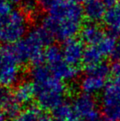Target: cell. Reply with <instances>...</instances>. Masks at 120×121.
<instances>
[{
  "label": "cell",
  "mask_w": 120,
  "mask_h": 121,
  "mask_svg": "<svg viewBox=\"0 0 120 121\" xmlns=\"http://www.w3.org/2000/svg\"><path fill=\"white\" fill-rule=\"evenodd\" d=\"M84 16V10L75 0H58L43 20L42 27L53 38L65 42L81 30Z\"/></svg>",
  "instance_id": "6da1fadb"
},
{
  "label": "cell",
  "mask_w": 120,
  "mask_h": 121,
  "mask_svg": "<svg viewBox=\"0 0 120 121\" xmlns=\"http://www.w3.org/2000/svg\"><path fill=\"white\" fill-rule=\"evenodd\" d=\"M30 78L34 88V96L42 109L54 111L64 103L65 86L54 77L47 65H34L30 71Z\"/></svg>",
  "instance_id": "7a4b0ae2"
},
{
  "label": "cell",
  "mask_w": 120,
  "mask_h": 121,
  "mask_svg": "<svg viewBox=\"0 0 120 121\" xmlns=\"http://www.w3.org/2000/svg\"><path fill=\"white\" fill-rule=\"evenodd\" d=\"M52 39L53 36L44 27H36L11 48L20 63L29 61L34 65L41 64L43 61V48L50 46Z\"/></svg>",
  "instance_id": "3957f363"
},
{
  "label": "cell",
  "mask_w": 120,
  "mask_h": 121,
  "mask_svg": "<svg viewBox=\"0 0 120 121\" xmlns=\"http://www.w3.org/2000/svg\"><path fill=\"white\" fill-rule=\"evenodd\" d=\"M28 22L22 11L13 9L8 3L0 4V42L16 43L27 34Z\"/></svg>",
  "instance_id": "277c9868"
},
{
  "label": "cell",
  "mask_w": 120,
  "mask_h": 121,
  "mask_svg": "<svg viewBox=\"0 0 120 121\" xmlns=\"http://www.w3.org/2000/svg\"><path fill=\"white\" fill-rule=\"evenodd\" d=\"M20 64L11 47L0 50V87H11L18 83L20 78Z\"/></svg>",
  "instance_id": "5b68a950"
},
{
  "label": "cell",
  "mask_w": 120,
  "mask_h": 121,
  "mask_svg": "<svg viewBox=\"0 0 120 121\" xmlns=\"http://www.w3.org/2000/svg\"><path fill=\"white\" fill-rule=\"evenodd\" d=\"M102 111L109 121H120V84L115 81L105 86L102 95Z\"/></svg>",
  "instance_id": "8992f818"
},
{
  "label": "cell",
  "mask_w": 120,
  "mask_h": 121,
  "mask_svg": "<svg viewBox=\"0 0 120 121\" xmlns=\"http://www.w3.org/2000/svg\"><path fill=\"white\" fill-rule=\"evenodd\" d=\"M73 107L77 117L87 121L99 120V111L96 108V102L91 95L85 93L79 95L74 99Z\"/></svg>",
  "instance_id": "52a82bcc"
},
{
  "label": "cell",
  "mask_w": 120,
  "mask_h": 121,
  "mask_svg": "<svg viewBox=\"0 0 120 121\" xmlns=\"http://www.w3.org/2000/svg\"><path fill=\"white\" fill-rule=\"evenodd\" d=\"M62 51H63L64 60L67 64L73 66H76L83 59L85 49L82 42L72 38L64 42L62 48Z\"/></svg>",
  "instance_id": "ba28073f"
},
{
  "label": "cell",
  "mask_w": 120,
  "mask_h": 121,
  "mask_svg": "<svg viewBox=\"0 0 120 121\" xmlns=\"http://www.w3.org/2000/svg\"><path fill=\"white\" fill-rule=\"evenodd\" d=\"M0 107L2 108L4 114L8 118H15L20 112V104L14 99L12 95L5 87H0Z\"/></svg>",
  "instance_id": "9c48e42d"
},
{
  "label": "cell",
  "mask_w": 120,
  "mask_h": 121,
  "mask_svg": "<svg viewBox=\"0 0 120 121\" xmlns=\"http://www.w3.org/2000/svg\"><path fill=\"white\" fill-rule=\"evenodd\" d=\"M103 31L94 23L86 24L80 30V37L83 43L89 46H97L104 38Z\"/></svg>",
  "instance_id": "30bf717a"
},
{
  "label": "cell",
  "mask_w": 120,
  "mask_h": 121,
  "mask_svg": "<svg viewBox=\"0 0 120 121\" xmlns=\"http://www.w3.org/2000/svg\"><path fill=\"white\" fill-rule=\"evenodd\" d=\"M49 68L50 69V72L52 73L54 77L61 81H73L79 75V70L75 66L67 64L64 60L49 66Z\"/></svg>",
  "instance_id": "8fae6325"
},
{
  "label": "cell",
  "mask_w": 120,
  "mask_h": 121,
  "mask_svg": "<svg viewBox=\"0 0 120 121\" xmlns=\"http://www.w3.org/2000/svg\"><path fill=\"white\" fill-rule=\"evenodd\" d=\"M105 4L101 0H89L84 6V15L92 22H96L104 19L106 13Z\"/></svg>",
  "instance_id": "7c38bea8"
},
{
  "label": "cell",
  "mask_w": 120,
  "mask_h": 121,
  "mask_svg": "<svg viewBox=\"0 0 120 121\" xmlns=\"http://www.w3.org/2000/svg\"><path fill=\"white\" fill-rule=\"evenodd\" d=\"M80 89L83 93L88 95L96 94L105 87V79L98 77L95 75L87 74L80 81Z\"/></svg>",
  "instance_id": "4fadbf2b"
},
{
  "label": "cell",
  "mask_w": 120,
  "mask_h": 121,
  "mask_svg": "<svg viewBox=\"0 0 120 121\" xmlns=\"http://www.w3.org/2000/svg\"><path fill=\"white\" fill-rule=\"evenodd\" d=\"M34 96V88L32 83L22 82L14 90L13 97L20 105L28 104Z\"/></svg>",
  "instance_id": "5bb4252c"
},
{
  "label": "cell",
  "mask_w": 120,
  "mask_h": 121,
  "mask_svg": "<svg viewBox=\"0 0 120 121\" xmlns=\"http://www.w3.org/2000/svg\"><path fill=\"white\" fill-rule=\"evenodd\" d=\"M103 20L111 30H120V3L116 4L106 11Z\"/></svg>",
  "instance_id": "9a60e30c"
},
{
  "label": "cell",
  "mask_w": 120,
  "mask_h": 121,
  "mask_svg": "<svg viewBox=\"0 0 120 121\" xmlns=\"http://www.w3.org/2000/svg\"><path fill=\"white\" fill-rule=\"evenodd\" d=\"M56 119L62 121H77V115L73 107L67 103H63L53 111Z\"/></svg>",
  "instance_id": "2e32d148"
},
{
  "label": "cell",
  "mask_w": 120,
  "mask_h": 121,
  "mask_svg": "<svg viewBox=\"0 0 120 121\" xmlns=\"http://www.w3.org/2000/svg\"><path fill=\"white\" fill-rule=\"evenodd\" d=\"M64 60L62 49L56 45H50L44 51L43 61L47 63L48 66H51Z\"/></svg>",
  "instance_id": "e0dca14e"
},
{
  "label": "cell",
  "mask_w": 120,
  "mask_h": 121,
  "mask_svg": "<svg viewBox=\"0 0 120 121\" xmlns=\"http://www.w3.org/2000/svg\"><path fill=\"white\" fill-rule=\"evenodd\" d=\"M103 56V55L97 46H89L85 49L82 62L86 65V66H91L101 63Z\"/></svg>",
  "instance_id": "ac0fdd59"
},
{
  "label": "cell",
  "mask_w": 120,
  "mask_h": 121,
  "mask_svg": "<svg viewBox=\"0 0 120 121\" xmlns=\"http://www.w3.org/2000/svg\"><path fill=\"white\" fill-rule=\"evenodd\" d=\"M97 47L103 56H112L117 47V43L114 36L106 35L97 45Z\"/></svg>",
  "instance_id": "d6986e66"
},
{
  "label": "cell",
  "mask_w": 120,
  "mask_h": 121,
  "mask_svg": "<svg viewBox=\"0 0 120 121\" xmlns=\"http://www.w3.org/2000/svg\"><path fill=\"white\" fill-rule=\"evenodd\" d=\"M86 73H87V74L95 75V76H98V77L106 79L111 73V68L110 67V65L107 63L101 62V63L97 65H91V66H87L86 67Z\"/></svg>",
  "instance_id": "ffe728a7"
},
{
  "label": "cell",
  "mask_w": 120,
  "mask_h": 121,
  "mask_svg": "<svg viewBox=\"0 0 120 121\" xmlns=\"http://www.w3.org/2000/svg\"><path fill=\"white\" fill-rule=\"evenodd\" d=\"M42 112L36 107H29L21 111L13 121H39Z\"/></svg>",
  "instance_id": "44dd1931"
},
{
  "label": "cell",
  "mask_w": 120,
  "mask_h": 121,
  "mask_svg": "<svg viewBox=\"0 0 120 121\" xmlns=\"http://www.w3.org/2000/svg\"><path fill=\"white\" fill-rule=\"evenodd\" d=\"M39 6L38 0H23L21 2V11L26 16H34L38 13Z\"/></svg>",
  "instance_id": "7402d4cb"
},
{
  "label": "cell",
  "mask_w": 120,
  "mask_h": 121,
  "mask_svg": "<svg viewBox=\"0 0 120 121\" xmlns=\"http://www.w3.org/2000/svg\"><path fill=\"white\" fill-rule=\"evenodd\" d=\"M111 73L114 77V81L120 84V61L116 62L111 67Z\"/></svg>",
  "instance_id": "603a6c76"
},
{
  "label": "cell",
  "mask_w": 120,
  "mask_h": 121,
  "mask_svg": "<svg viewBox=\"0 0 120 121\" xmlns=\"http://www.w3.org/2000/svg\"><path fill=\"white\" fill-rule=\"evenodd\" d=\"M38 1H39L41 7H43L45 10L49 11L58 0H38Z\"/></svg>",
  "instance_id": "cb8c5ba5"
},
{
  "label": "cell",
  "mask_w": 120,
  "mask_h": 121,
  "mask_svg": "<svg viewBox=\"0 0 120 121\" xmlns=\"http://www.w3.org/2000/svg\"><path fill=\"white\" fill-rule=\"evenodd\" d=\"M119 35H120V30H119ZM111 57H113V59L117 60V62H118V61L120 60V42H119V43L117 44V49H116V51H114V53L112 54Z\"/></svg>",
  "instance_id": "d4e9b609"
},
{
  "label": "cell",
  "mask_w": 120,
  "mask_h": 121,
  "mask_svg": "<svg viewBox=\"0 0 120 121\" xmlns=\"http://www.w3.org/2000/svg\"><path fill=\"white\" fill-rule=\"evenodd\" d=\"M102 1L103 2V4L105 5L111 7V6H113V5H115L117 0H102Z\"/></svg>",
  "instance_id": "484cf974"
},
{
  "label": "cell",
  "mask_w": 120,
  "mask_h": 121,
  "mask_svg": "<svg viewBox=\"0 0 120 121\" xmlns=\"http://www.w3.org/2000/svg\"><path fill=\"white\" fill-rule=\"evenodd\" d=\"M39 121H53V120H51V118H50L48 115L42 114V116H41V118H40V119H39Z\"/></svg>",
  "instance_id": "4316f807"
},
{
  "label": "cell",
  "mask_w": 120,
  "mask_h": 121,
  "mask_svg": "<svg viewBox=\"0 0 120 121\" xmlns=\"http://www.w3.org/2000/svg\"><path fill=\"white\" fill-rule=\"evenodd\" d=\"M8 2H10V3H13V4H21V2L23 1V0H7Z\"/></svg>",
  "instance_id": "83f0119b"
},
{
  "label": "cell",
  "mask_w": 120,
  "mask_h": 121,
  "mask_svg": "<svg viewBox=\"0 0 120 121\" xmlns=\"http://www.w3.org/2000/svg\"><path fill=\"white\" fill-rule=\"evenodd\" d=\"M0 121H5V115L3 112H0Z\"/></svg>",
  "instance_id": "f1b7e54d"
},
{
  "label": "cell",
  "mask_w": 120,
  "mask_h": 121,
  "mask_svg": "<svg viewBox=\"0 0 120 121\" xmlns=\"http://www.w3.org/2000/svg\"><path fill=\"white\" fill-rule=\"evenodd\" d=\"M77 3H87L89 0H75Z\"/></svg>",
  "instance_id": "f546056e"
},
{
  "label": "cell",
  "mask_w": 120,
  "mask_h": 121,
  "mask_svg": "<svg viewBox=\"0 0 120 121\" xmlns=\"http://www.w3.org/2000/svg\"><path fill=\"white\" fill-rule=\"evenodd\" d=\"M4 0H0V4L4 3Z\"/></svg>",
  "instance_id": "4dcf8cb0"
},
{
  "label": "cell",
  "mask_w": 120,
  "mask_h": 121,
  "mask_svg": "<svg viewBox=\"0 0 120 121\" xmlns=\"http://www.w3.org/2000/svg\"><path fill=\"white\" fill-rule=\"evenodd\" d=\"M53 121H62V120H59V119H56V118H55Z\"/></svg>",
  "instance_id": "1f68e13d"
},
{
  "label": "cell",
  "mask_w": 120,
  "mask_h": 121,
  "mask_svg": "<svg viewBox=\"0 0 120 121\" xmlns=\"http://www.w3.org/2000/svg\"><path fill=\"white\" fill-rule=\"evenodd\" d=\"M98 121H105V120H98ZM108 121H109V120H108Z\"/></svg>",
  "instance_id": "d6a6232c"
}]
</instances>
